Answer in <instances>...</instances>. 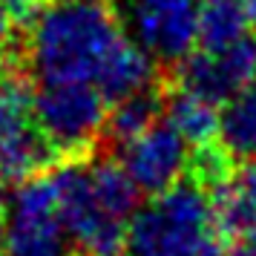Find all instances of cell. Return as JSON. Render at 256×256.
<instances>
[{
    "label": "cell",
    "instance_id": "8",
    "mask_svg": "<svg viewBox=\"0 0 256 256\" xmlns=\"http://www.w3.org/2000/svg\"><path fill=\"white\" fill-rule=\"evenodd\" d=\"M121 18L162 64H182L198 44V0H121Z\"/></svg>",
    "mask_w": 256,
    "mask_h": 256
},
{
    "label": "cell",
    "instance_id": "3",
    "mask_svg": "<svg viewBox=\"0 0 256 256\" xmlns=\"http://www.w3.org/2000/svg\"><path fill=\"white\" fill-rule=\"evenodd\" d=\"M216 198L198 182H178L138 204L127 228V256H204L219 233Z\"/></svg>",
    "mask_w": 256,
    "mask_h": 256
},
{
    "label": "cell",
    "instance_id": "15",
    "mask_svg": "<svg viewBox=\"0 0 256 256\" xmlns=\"http://www.w3.org/2000/svg\"><path fill=\"white\" fill-rule=\"evenodd\" d=\"M46 0H0V12H6L9 18H29V14H38L44 9Z\"/></svg>",
    "mask_w": 256,
    "mask_h": 256
},
{
    "label": "cell",
    "instance_id": "18",
    "mask_svg": "<svg viewBox=\"0 0 256 256\" xmlns=\"http://www.w3.org/2000/svg\"><path fill=\"white\" fill-rule=\"evenodd\" d=\"M244 9H248V14H250V20L256 24V0H242Z\"/></svg>",
    "mask_w": 256,
    "mask_h": 256
},
{
    "label": "cell",
    "instance_id": "16",
    "mask_svg": "<svg viewBox=\"0 0 256 256\" xmlns=\"http://www.w3.org/2000/svg\"><path fill=\"white\" fill-rule=\"evenodd\" d=\"M12 35H14V18H9L6 12H0V55L9 49Z\"/></svg>",
    "mask_w": 256,
    "mask_h": 256
},
{
    "label": "cell",
    "instance_id": "13",
    "mask_svg": "<svg viewBox=\"0 0 256 256\" xmlns=\"http://www.w3.org/2000/svg\"><path fill=\"white\" fill-rule=\"evenodd\" d=\"M250 14L242 0H198V46H219L250 32Z\"/></svg>",
    "mask_w": 256,
    "mask_h": 256
},
{
    "label": "cell",
    "instance_id": "6",
    "mask_svg": "<svg viewBox=\"0 0 256 256\" xmlns=\"http://www.w3.org/2000/svg\"><path fill=\"white\" fill-rule=\"evenodd\" d=\"M49 147L35 116V86L14 70H0V182H26L49 164Z\"/></svg>",
    "mask_w": 256,
    "mask_h": 256
},
{
    "label": "cell",
    "instance_id": "4",
    "mask_svg": "<svg viewBox=\"0 0 256 256\" xmlns=\"http://www.w3.org/2000/svg\"><path fill=\"white\" fill-rule=\"evenodd\" d=\"M72 248L55 173L20 182L0 224V256H72Z\"/></svg>",
    "mask_w": 256,
    "mask_h": 256
},
{
    "label": "cell",
    "instance_id": "9",
    "mask_svg": "<svg viewBox=\"0 0 256 256\" xmlns=\"http://www.w3.org/2000/svg\"><path fill=\"white\" fill-rule=\"evenodd\" d=\"M256 78V35L219 46H198L178 64V86L216 104L230 101Z\"/></svg>",
    "mask_w": 256,
    "mask_h": 256
},
{
    "label": "cell",
    "instance_id": "7",
    "mask_svg": "<svg viewBox=\"0 0 256 256\" xmlns=\"http://www.w3.org/2000/svg\"><path fill=\"white\" fill-rule=\"evenodd\" d=\"M116 162L127 170L141 193L156 196L167 187L184 182L193 152H190V141L167 121V116H162L138 132L118 138Z\"/></svg>",
    "mask_w": 256,
    "mask_h": 256
},
{
    "label": "cell",
    "instance_id": "11",
    "mask_svg": "<svg viewBox=\"0 0 256 256\" xmlns=\"http://www.w3.org/2000/svg\"><path fill=\"white\" fill-rule=\"evenodd\" d=\"M164 116L173 124L190 147L198 150H210L213 141H219L222 130V104L210 101L204 95H196L190 90H176L167 101H164Z\"/></svg>",
    "mask_w": 256,
    "mask_h": 256
},
{
    "label": "cell",
    "instance_id": "1",
    "mask_svg": "<svg viewBox=\"0 0 256 256\" xmlns=\"http://www.w3.org/2000/svg\"><path fill=\"white\" fill-rule=\"evenodd\" d=\"M130 38L121 14L104 0H55L35 14L26 55L38 81L98 86Z\"/></svg>",
    "mask_w": 256,
    "mask_h": 256
},
{
    "label": "cell",
    "instance_id": "14",
    "mask_svg": "<svg viewBox=\"0 0 256 256\" xmlns=\"http://www.w3.org/2000/svg\"><path fill=\"white\" fill-rule=\"evenodd\" d=\"M164 116V101L162 95L150 90V92L132 95L127 101H118L110 110V130L116 138H127L132 132L144 130L147 124H152L156 118Z\"/></svg>",
    "mask_w": 256,
    "mask_h": 256
},
{
    "label": "cell",
    "instance_id": "12",
    "mask_svg": "<svg viewBox=\"0 0 256 256\" xmlns=\"http://www.w3.org/2000/svg\"><path fill=\"white\" fill-rule=\"evenodd\" d=\"M219 147L228 158L256 162V78L222 104Z\"/></svg>",
    "mask_w": 256,
    "mask_h": 256
},
{
    "label": "cell",
    "instance_id": "10",
    "mask_svg": "<svg viewBox=\"0 0 256 256\" xmlns=\"http://www.w3.org/2000/svg\"><path fill=\"white\" fill-rule=\"evenodd\" d=\"M213 198L219 224L256 254V162H244L242 170L224 176Z\"/></svg>",
    "mask_w": 256,
    "mask_h": 256
},
{
    "label": "cell",
    "instance_id": "17",
    "mask_svg": "<svg viewBox=\"0 0 256 256\" xmlns=\"http://www.w3.org/2000/svg\"><path fill=\"white\" fill-rule=\"evenodd\" d=\"M228 256H256L248 244H239V248H233V250H228Z\"/></svg>",
    "mask_w": 256,
    "mask_h": 256
},
{
    "label": "cell",
    "instance_id": "5",
    "mask_svg": "<svg viewBox=\"0 0 256 256\" xmlns=\"http://www.w3.org/2000/svg\"><path fill=\"white\" fill-rule=\"evenodd\" d=\"M112 104L90 81H40L35 86V116L55 152L90 150L110 130Z\"/></svg>",
    "mask_w": 256,
    "mask_h": 256
},
{
    "label": "cell",
    "instance_id": "2",
    "mask_svg": "<svg viewBox=\"0 0 256 256\" xmlns=\"http://www.w3.org/2000/svg\"><path fill=\"white\" fill-rule=\"evenodd\" d=\"M72 244L86 256H116L138 210V187L118 162H72L55 170Z\"/></svg>",
    "mask_w": 256,
    "mask_h": 256
}]
</instances>
